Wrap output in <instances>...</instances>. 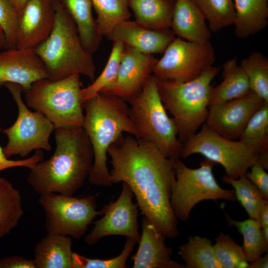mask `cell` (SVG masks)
Here are the masks:
<instances>
[{"label": "cell", "mask_w": 268, "mask_h": 268, "mask_svg": "<svg viewBox=\"0 0 268 268\" xmlns=\"http://www.w3.org/2000/svg\"><path fill=\"white\" fill-rule=\"evenodd\" d=\"M265 102L251 91L244 97L210 105L205 124L227 138L239 140L251 117Z\"/></svg>", "instance_id": "14"}, {"label": "cell", "mask_w": 268, "mask_h": 268, "mask_svg": "<svg viewBox=\"0 0 268 268\" xmlns=\"http://www.w3.org/2000/svg\"><path fill=\"white\" fill-rule=\"evenodd\" d=\"M97 14L96 19L100 35H109L120 22L131 16L128 0H91Z\"/></svg>", "instance_id": "28"}, {"label": "cell", "mask_w": 268, "mask_h": 268, "mask_svg": "<svg viewBox=\"0 0 268 268\" xmlns=\"http://www.w3.org/2000/svg\"><path fill=\"white\" fill-rule=\"evenodd\" d=\"M239 140L258 154H268V103L251 117Z\"/></svg>", "instance_id": "29"}, {"label": "cell", "mask_w": 268, "mask_h": 268, "mask_svg": "<svg viewBox=\"0 0 268 268\" xmlns=\"http://www.w3.org/2000/svg\"><path fill=\"white\" fill-rule=\"evenodd\" d=\"M81 85L80 74L75 73L56 81L38 79L23 92L26 105L44 114L55 129L82 127Z\"/></svg>", "instance_id": "7"}, {"label": "cell", "mask_w": 268, "mask_h": 268, "mask_svg": "<svg viewBox=\"0 0 268 268\" xmlns=\"http://www.w3.org/2000/svg\"><path fill=\"white\" fill-rule=\"evenodd\" d=\"M54 131L56 148L54 154L31 168L27 181L40 195L72 196L88 178L93 161L92 147L82 127Z\"/></svg>", "instance_id": "2"}, {"label": "cell", "mask_w": 268, "mask_h": 268, "mask_svg": "<svg viewBox=\"0 0 268 268\" xmlns=\"http://www.w3.org/2000/svg\"><path fill=\"white\" fill-rule=\"evenodd\" d=\"M135 21L152 30L170 29L173 3L168 0H128Z\"/></svg>", "instance_id": "25"}, {"label": "cell", "mask_w": 268, "mask_h": 268, "mask_svg": "<svg viewBox=\"0 0 268 268\" xmlns=\"http://www.w3.org/2000/svg\"><path fill=\"white\" fill-rule=\"evenodd\" d=\"M125 102L115 95L100 92L82 104L85 110L82 128L93 151V161L87 179L98 187H110L113 184L107 165L110 145L124 132L139 137Z\"/></svg>", "instance_id": "3"}, {"label": "cell", "mask_w": 268, "mask_h": 268, "mask_svg": "<svg viewBox=\"0 0 268 268\" xmlns=\"http://www.w3.org/2000/svg\"><path fill=\"white\" fill-rule=\"evenodd\" d=\"M157 60L151 54L125 46L116 78L100 92L128 101L141 89L151 75Z\"/></svg>", "instance_id": "15"}, {"label": "cell", "mask_w": 268, "mask_h": 268, "mask_svg": "<svg viewBox=\"0 0 268 268\" xmlns=\"http://www.w3.org/2000/svg\"><path fill=\"white\" fill-rule=\"evenodd\" d=\"M113 184L127 183L135 196L141 213L165 238L179 235L177 219L170 204L176 180L174 161L151 142L121 135L109 147Z\"/></svg>", "instance_id": "1"}, {"label": "cell", "mask_w": 268, "mask_h": 268, "mask_svg": "<svg viewBox=\"0 0 268 268\" xmlns=\"http://www.w3.org/2000/svg\"><path fill=\"white\" fill-rule=\"evenodd\" d=\"M209 30L214 32L234 24L235 11L233 0H194Z\"/></svg>", "instance_id": "31"}, {"label": "cell", "mask_w": 268, "mask_h": 268, "mask_svg": "<svg viewBox=\"0 0 268 268\" xmlns=\"http://www.w3.org/2000/svg\"><path fill=\"white\" fill-rule=\"evenodd\" d=\"M179 254L185 268H221L216 259L211 241L198 236L179 247Z\"/></svg>", "instance_id": "27"}, {"label": "cell", "mask_w": 268, "mask_h": 268, "mask_svg": "<svg viewBox=\"0 0 268 268\" xmlns=\"http://www.w3.org/2000/svg\"><path fill=\"white\" fill-rule=\"evenodd\" d=\"M56 0H29L19 18L16 48L35 49L51 34L56 23Z\"/></svg>", "instance_id": "16"}, {"label": "cell", "mask_w": 268, "mask_h": 268, "mask_svg": "<svg viewBox=\"0 0 268 268\" xmlns=\"http://www.w3.org/2000/svg\"><path fill=\"white\" fill-rule=\"evenodd\" d=\"M56 0L54 28L48 39L35 49L46 68L48 79L56 81L78 73L93 81L96 67L92 55L82 46L73 20Z\"/></svg>", "instance_id": "4"}, {"label": "cell", "mask_w": 268, "mask_h": 268, "mask_svg": "<svg viewBox=\"0 0 268 268\" xmlns=\"http://www.w3.org/2000/svg\"><path fill=\"white\" fill-rule=\"evenodd\" d=\"M24 214L19 190L0 177V238L17 226Z\"/></svg>", "instance_id": "26"}, {"label": "cell", "mask_w": 268, "mask_h": 268, "mask_svg": "<svg viewBox=\"0 0 268 268\" xmlns=\"http://www.w3.org/2000/svg\"><path fill=\"white\" fill-rule=\"evenodd\" d=\"M127 102L129 115L138 138L152 143L167 158L180 159L183 143L178 139L174 119L168 116L161 100L155 76L151 74L141 89Z\"/></svg>", "instance_id": "6"}, {"label": "cell", "mask_w": 268, "mask_h": 268, "mask_svg": "<svg viewBox=\"0 0 268 268\" xmlns=\"http://www.w3.org/2000/svg\"><path fill=\"white\" fill-rule=\"evenodd\" d=\"M164 236L145 216L137 251L132 257L134 268H185L171 259L172 250L164 242Z\"/></svg>", "instance_id": "19"}, {"label": "cell", "mask_w": 268, "mask_h": 268, "mask_svg": "<svg viewBox=\"0 0 268 268\" xmlns=\"http://www.w3.org/2000/svg\"><path fill=\"white\" fill-rule=\"evenodd\" d=\"M215 164L205 158L200 162L198 168L191 169L180 159L175 160L176 180L170 201L177 219L188 220L193 207L203 200L237 201L234 190L224 189L217 183L212 173Z\"/></svg>", "instance_id": "8"}, {"label": "cell", "mask_w": 268, "mask_h": 268, "mask_svg": "<svg viewBox=\"0 0 268 268\" xmlns=\"http://www.w3.org/2000/svg\"><path fill=\"white\" fill-rule=\"evenodd\" d=\"M72 244L69 236L47 233L34 248L36 268H72Z\"/></svg>", "instance_id": "21"}, {"label": "cell", "mask_w": 268, "mask_h": 268, "mask_svg": "<svg viewBox=\"0 0 268 268\" xmlns=\"http://www.w3.org/2000/svg\"><path fill=\"white\" fill-rule=\"evenodd\" d=\"M197 153L221 164L225 171L224 176L233 179L245 175L258 157V153L241 141L227 138L205 123L199 133L183 143L180 158Z\"/></svg>", "instance_id": "9"}, {"label": "cell", "mask_w": 268, "mask_h": 268, "mask_svg": "<svg viewBox=\"0 0 268 268\" xmlns=\"http://www.w3.org/2000/svg\"><path fill=\"white\" fill-rule=\"evenodd\" d=\"M0 268H36V267L33 259H27L18 255L0 259Z\"/></svg>", "instance_id": "40"}, {"label": "cell", "mask_w": 268, "mask_h": 268, "mask_svg": "<svg viewBox=\"0 0 268 268\" xmlns=\"http://www.w3.org/2000/svg\"><path fill=\"white\" fill-rule=\"evenodd\" d=\"M168 0L171 1V2H172V3H174V2L175 1V0Z\"/></svg>", "instance_id": "46"}, {"label": "cell", "mask_w": 268, "mask_h": 268, "mask_svg": "<svg viewBox=\"0 0 268 268\" xmlns=\"http://www.w3.org/2000/svg\"><path fill=\"white\" fill-rule=\"evenodd\" d=\"M135 244V241L127 238L120 254L107 260L91 259L73 252L72 268H126L127 261Z\"/></svg>", "instance_id": "36"}, {"label": "cell", "mask_w": 268, "mask_h": 268, "mask_svg": "<svg viewBox=\"0 0 268 268\" xmlns=\"http://www.w3.org/2000/svg\"><path fill=\"white\" fill-rule=\"evenodd\" d=\"M113 47L107 63L101 73L87 87L80 91L82 104L103 89L112 84L117 77L125 45L117 41H113Z\"/></svg>", "instance_id": "34"}, {"label": "cell", "mask_w": 268, "mask_h": 268, "mask_svg": "<svg viewBox=\"0 0 268 268\" xmlns=\"http://www.w3.org/2000/svg\"><path fill=\"white\" fill-rule=\"evenodd\" d=\"M4 86L11 93L18 108V116L14 123L2 132L8 138L6 145L2 147L5 157L9 158L19 155L26 157L34 150L51 151L50 136L54 126L41 112H32L22 99L23 88L15 83H7Z\"/></svg>", "instance_id": "11"}, {"label": "cell", "mask_w": 268, "mask_h": 268, "mask_svg": "<svg viewBox=\"0 0 268 268\" xmlns=\"http://www.w3.org/2000/svg\"><path fill=\"white\" fill-rule=\"evenodd\" d=\"M42 78H48V75L35 49L15 48L0 52V87L15 83L24 90Z\"/></svg>", "instance_id": "17"}, {"label": "cell", "mask_w": 268, "mask_h": 268, "mask_svg": "<svg viewBox=\"0 0 268 268\" xmlns=\"http://www.w3.org/2000/svg\"><path fill=\"white\" fill-rule=\"evenodd\" d=\"M213 245L215 256L221 268H248L243 247L230 236L221 233Z\"/></svg>", "instance_id": "35"}, {"label": "cell", "mask_w": 268, "mask_h": 268, "mask_svg": "<svg viewBox=\"0 0 268 268\" xmlns=\"http://www.w3.org/2000/svg\"><path fill=\"white\" fill-rule=\"evenodd\" d=\"M2 131L0 127V132ZM44 151L42 149L36 150L35 153L29 158L20 160H10L5 157L0 145V171L12 167H25L29 169L36 163L43 160Z\"/></svg>", "instance_id": "38"}, {"label": "cell", "mask_w": 268, "mask_h": 268, "mask_svg": "<svg viewBox=\"0 0 268 268\" xmlns=\"http://www.w3.org/2000/svg\"><path fill=\"white\" fill-rule=\"evenodd\" d=\"M20 14L9 0H0V25L6 37L5 49L16 48Z\"/></svg>", "instance_id": "37"}, {"label": "cell", "mask_w": 268, "mask_h": 268, "mask_svg": "<svg viewBox=\"0 0 268 268\" xmlns=\"http://www.w3.org/2000/svg\"><path fill=\"white\" fill-rule=\"evenodd\" d=\"M268 0H234L236 36L248 38L265 29L268 24Z\"/></svg>", "instance_id": "23"}, {"label": "cell", "mask_w": 268, "mask_h": 268, "mask_svg": "<svg viewBox=\"0 0 268 268\" xmlns=\"http://www.w3.org/2000/svg\"><path fill=\"white\" fill-rule=\"evenodd\" d=\"M222 68L223 80L212 87L209 106L244 97L252 91L245 72L237 65L236 57L226 61Z\"/></svg>", "instance_id": "24"}, {"label": "cell", "mask_w": 268, "mask_h": 268, "mask_svg": "<svg viewBox=\"0 0 268 268\" xmlns=\"http://www.w3.org/2000/svg\"><path fill=\"white\" fill-rule=\"evenodd\" d=\"M13 6L16 9L20 15L29 0H9Z\"/></svg>", "instance_id": "43"}, {"label": "cell", "mask_w": 268, "mask_h": 268, "mask_svg": "<svg viewBox=\"0 0 268 268\" xmlns=\"http://www.w3.org/2000/svg\"><path fill=\"white\" fill-rule=\"evenodd\" d=\"M6 45V37L3 28L0 25V50L5 48Z\"/></svg>", "instance_id": "44"}, {"label": "cell", "mask_w": 268, "mask_h": 268, "mask_svg": "<svg viewBox=\"0 0 268 268\" xmlns=\"http://www.w3.org/2000/svg\"><path fill=\"white\" fill-rule=\"evenodd\" d=\"M122 183L118 199L101 209L103 217L94 222L92 230L85 237L87 245H93L103 237L111 235L124 236L138 242L140 234L137 222L138 206L133 202L134 194L129 186Z\"/></svg>", "instance_id": "13"}, {"label": "cell", "mask_w": 268, "mask_h": 268, "mask_svg": "<svg viewBox=\"0 0 268 268\" xmlns=\"http://www.w3.org/2000/svg\"><path fill=\"white\" fill-rule=\"evenodd\" d=\"M222 181L233 187L237 200L245 208L249 218L257 220L261 208L268 203L259 189L245 175L236 179L223 176Z\"/></svg>", "instance_id": "30"}, {"label": "cell", "mask_w": 268, "mask_h": 268, "mask_svg": "<svg viewBox=\"0 0 268 268\" xmlns=\"http://www.w3.org/2000/svg\"><path fill=\"white\" fill-rule=\"evenodd\" d=\"M251 172L245 175L260 191L264 198L268 199V174L265 169L258 162L254 163Z\"/></svg>", "instance_id": "39"}, {"label": "cell", "mask_w": 268, "mask_h": 268, "mask_svg": "<svg viewBox=\"0 0 268 268\" xmlns=\"http://www.w3.org/2000/svg\"><path fill=\"white\" fill-rule=\"evenodd\" d=\"M163 54L152 71L153 75L162 80L191 81L212 66L215 61L209 41L193 42L175 38Z\"/></svg>", "instance_id": "12"}, {"label": "cell", "mask_w": 268, "mask_h": 268, "mask_svg": "<svg viewBox=\"0 0 268 268\" xmlns=\"http://www.w3.org/2000/svg\"><path fill=\"white\" fill-rule=\"evenodd\" d=\"M225 215L228 225L235 226L243 235L242 247L249 263L268 253V246L263 240L261 228L257 220L249 218L244 221H237L231 218L226 213Z\"/></svg>", "instance_id": "33"}, {"label": "cell", "mask_w": 268, "mask_h": 268, "mask_svg": "<svg viewBox=\"0 0 268 268\" xmlns=\"http://www.w3.org/2000/svg\"><path fill=\"white\" fill-rule=\"evenodd\" d=\"M268 254L267 253L264 256L258 258L255 261L249 263L248 268H268Z\"/></svg>", "instance_id": "42"}, {"label": "cell", "mask_w": 268, "mask_h": 268, "mask_svg": "<svg viewBox=\"0 0 268 268\" xmlns=\"http://www.w3.org/2000/svg\"><path fill=\"white\" fill-rule=\"evenodd\" d=\"M261 235L263 241L268 246V226L261 228Z\"/></svg>", "instance_id": "45"}, {"label": "cell", "mask_w": 268, "mask_h": 268, "mask_svg": "<svg viewBox=\"0 0 268 268\" xmlns=\"http://www.w3.org/2000/svg\"><path fill=\"white\" fill-rule=\"evenodd\" d=\"M171 30L174 35L189 42L209 41L211 31L194 0H175Z\"/></svg>", "instance_id": "20"}, {"label": "cell", "mask_w": 268, "mask_h": 268, "mask_svg": "<svg viewBox=\"0 0 268 268\" xmlns=\"http://www.w3.org/2000/svg\"><path fill=\"white\" fill-rule=\"evenodd\" d=\"M220 69L221 67L212 66L188 82L156 78L161 100L173 116L181 143L195 134L205 122L213 87L211 82Z\"/></svg>", "instance_id": "5"}, {"label": "cell", "mask_w": 268, "mask_h": 268, "mask_svg": "<svg viewBox=\"0 0 268 268\" xmlns=\"http://www.w3.org/2000/svg\"><path fill=\"white\" fill-rule=\"evenodd\" d=\"M67 12L76 26L84 49L91 55L96 52L102 37L98 32L92 12L91 0H57Z\"/></svg>", "instance_id": "22"}, {"label": "cell", "mask_w": 268, "mask_h": 268, "mask_svg": "<svg viewBox=\"0 0 268 268\" xmlns=\"http://www.w3.org/2000/svg\"><path fill=\"white\" fill-rule=\"evenodd\" d=\"M39 203L44 209L47 232L75 239L82 238L94 218L103 214L96 210L94 195L77 198L48 193L40 195Z\"/></svg>", "instance_id": "10"}, {"label": "cell", "mask_w": 268, "mask_h": 268, "mask_svg": "<svg viewBox=\"0 0 268 268\" xmlns=\"http://www.w3.org/2000/svg\"><path fill=\"white\" fill-rule=\"evenodd\" d=\"M257 220L261 228L268 226V203L261 208Z\"/></svg>", "instance_id": "41"}, {"label": "cell", "mask_w": 268, "mask_h": 268, "mask_svg": "<svg viewBox=\"0 0 268 268\" xmlns=\"http://www.w3.org/2000/svg\"><path fill=\"white\" fill-rule=\"evenodd\" d=\"M107 37L140 52L152 55L163 53L175 39V35L171 29H150L128 20L119 23Z\"/></svg>", "instance_id": "18"}, {"label": "cell", "mask_w": 268, "mask_h": 268, "mask_svg": "<svg viewBox=\"0 0 268 268\" xmlns=\"http://www.w3.org/2000/svg\"><path fill=\"white\" fill-rule=\"evenodd\" d=\"M240 66L248 78L251 91L268 103V59L254 52L243 59Z\"/></svg>", "instance_id": "32"}]
</instances>
